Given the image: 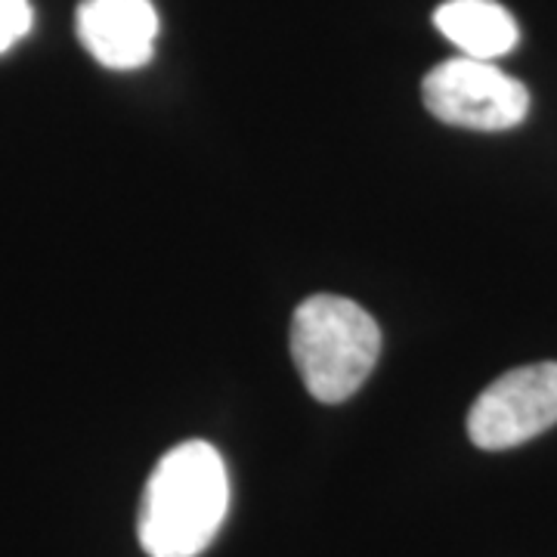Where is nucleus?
Returning <instances> with one entry per match:
<instances>
[{
  "label": "nucleus",
  "mask_w": 557,
  "mask_h": 557,
  "mask_svg": "<svg viewBox=\"0 0 557 557\" xmlns=\"http://www.w3.org/2000/svg\"><path fill=\"white\" fill-rule=\"evenodd\" d=\"M230 478L220 453L186 440L159 458L143 490L137 536L149 557H199L223 527Z\"/></svg>",
  "instance_id": "obj_1"
},
{
  "label": "nucleus",
  "mask_w": 557,
  "mask_h": 557,
  "mask_svg": "<svg viewBox=\"0 0 557 557\" xmlns=\"http://www.w3.org/2000/svg\"><path fill=\"white\" fill-rule=\"evenodd\" d=\"M381 329L359 304L338 295H313L292 319V359L310 397L344 403L375 369Z\"/></svg>",
  "instance_id": "obj_2"
},
{
  "label": "nucleus",
  "mask_w": 557,
  "mask_h": 557,
  "mask_svg": "<svg viewBox=\"0 0 557 557\" xmlns=\"http://www.w3.org/2000/svg\"><path fill=\"white\" fill-rule=\"evenodd\" d=\"M421 97L434 119L468 131H508L530 112L527 87L478 57L440 62L421 84Z\"/></svg>",
  "instance_id": "obj_3"
},
{
  "label": "nucleus",
  "mask_w": 557,
  "mask_h": 557,
  "mask_svg": "<svg viewBox=\"0 0 557 557\" xmlns=\"http://www.w3.org/2000/svg\"><path fill=\"white\" fill-rule=\"evenodd\" d=\"M557 424V362H533L496 379L468 412V437L480 449H511Z\"/></svg>",
  "instance_id": "obj_4"
},
{
  "label": "nucleus",
  "mask_w": 557,
  "mask_h": 557,
  "mask_svg": "<svg viewBox=\"0 0 557 557\" xmlns=\"http://www.w3.org/2000/svg\"><path fill=\"white\" fill-rule=\"evenodd\" d=\"M78 38L100 65L131 72L152 60L159 13L152 0H84L78 7Z\"/></svg>",
  "instance_id": "obj_5"
},
{
  "label": "nucleus",
  "mask_w": 557,
  "mask_h": 557,
  "mask_svg": "<svg viewBox=\"0 0 557 557\" xmlns=\"http://www.w3.org/2000/svg\"><path fill=\"white\" fill-rule=\"evenodd\" d=\"M434 25L465 57L493 60L518 47L520 28L498 0H446L434 10Z\"/></svg>",
  "instance_id": "obj_6"
},
{
  "label": "nucleus",
  "mask_w": 557,
  "mask_h": 557,
  "mask_svg": "<svg viewBox=\"0 0 557 557\" xmlns=\"http://www.w3.org/2000/svg\"><path fill=\"white\" fill-rule=\"evenodd\" d=\"M32 3L28 0H0V53L13 50L32 32Z\"/></svg>",
  "instance_id": "obj_7"
}]
</instances>
